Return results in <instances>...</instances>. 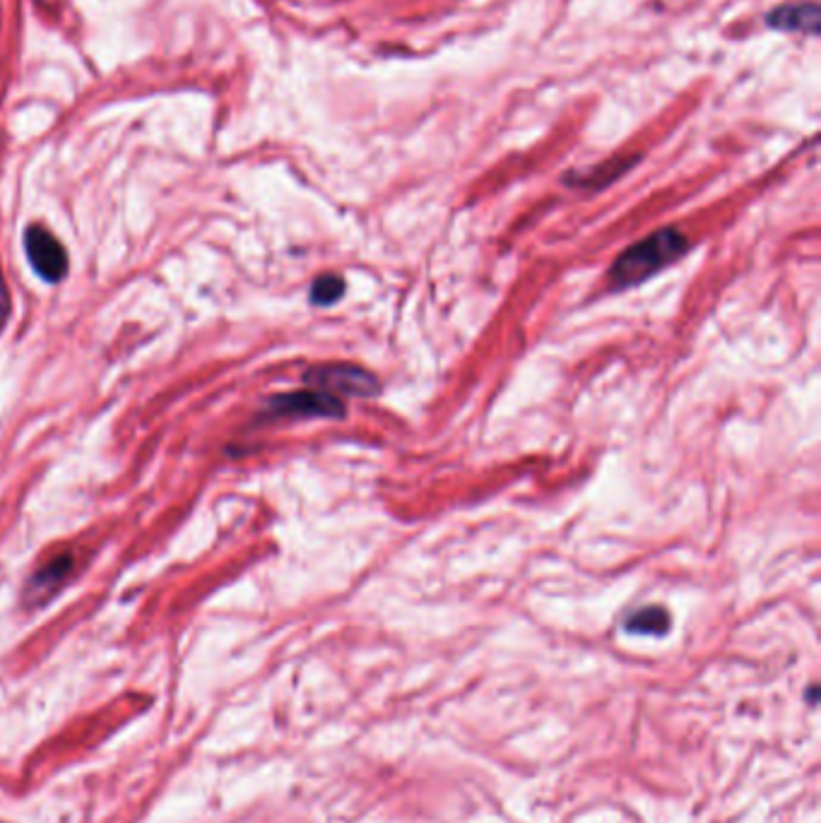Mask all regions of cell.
Returning a JSON list of instances; mask_svg holds the SVG:
<instances>
[{
	"instance_id": "obj_5",
	"label": "cell",
	"mask_w": 821,
	"mask_h": 823,
	"mask_svg": "<svg viewBox=\"0 0 821 823\" xmlns=\"http://www.w3.org/2000/svg\"><path fill=\"white\" fill-rule=\"evenodd\" d=\"M73 566L75 561L70 555H59L49 563L41 566V569L27 580L24 602L30 607H44L53 595H59V590L65 586L68 576L73 573Z\"/></svg>"
},
{
	"instance_id": "obj_1",
	"label": "cell",
	"mask_w": 821,
	"mask_h": 823,
	"mask_svg": "<svg viewBox=\"0 0 821 823\" xmlns=\"http://www.w3.org/2000/svg\"><path fill=\"white\" fill-rule=\"evenodd\" d=\"M687 248L689 241L682 232L660 230L621 253L607 277H610V285L615 289L641 285L643 280L653 277L662 267H668L677 258H682Z\"/></svg>"
},
{
	"instance_id": "obj_2",
	"label": "cell",
	"mask_w": 821,
	"mask_h": 823,
	"mask_svg": "<svg viewBox=\"0 0 821 823\" xmlns=\"http://www.w3.org/2000/svg\"><path fill=\"white\" fill-rule=\"evenodd\" d=\"M24 251L34 273L49 285H55L68 275V251L47 226L34 224L24 232Z\"/></svg>"
},
{
	"instance_id": "obj_3",
	"label": "cell",
	"mask_w": 821,
	"mask_h": 823,
	"mask_svg": "<svg viewBox=\"0 0 821 823\" xmlns=\"http://www.w3.org/2000/svg\"><path fill=\"white\" fill-rule=\"evenodd\" d=\"M306 383L331 395L343 393L372 397L378 393V380L369 372H364V368L352 364H325L311 368L306 374Z\"/></svg>"
},
{
	"instance_id": "obj_8",
	"label": "cell",
	"mask_w": 821,
	"mask_h": 823,
	"mask_svg": "<svg viewBox=\"0 0 821 823\" xmlns=\"http://www.w3.org/2000/svg\"><path fill=\"white\" fill-rule=\"evenodd\" d=\"M343 292H345L343 277L323 275L314 282V287H311V302H314L316 306H331L339 299V296H343Z\"/></svg>"
},
{
	"instance_id": "obj_9",
	"label": "cell",
	"mask_w": 821,
	"mask_h": 823,
	"mask_svg": "<svg viewBox=\"0 0 821 823\" xmlns=\"http://www.w3.org/2000/svg\"><path fill=\"white\" fill-rule=\"evenodd\" d=\"M10 292H8V285H6V277L3 273H0V331L6 328L8 323V316H10Z\"/></svg>"
},
{
	"instance_id": "obj_7",
	"label": "cell",
	"mask_w": 821,
	"mask_h": 823,
	"mask_svg": "<svg viewBox=\"0 0 821 823\" xmlns=\"http://www.w3.org/2000/svg\"><path fill=\"white\" fill-rule=\"evenodd\" d=\"M627 629L641 636H662L670 629V614L662 607H646L627 619Z\"/></svg>"
},
{
	"instance_id": "obj_4",
	"label": "cell",
	"mask_w": 821,
	"mask_h": 823,
	"mask_svg": "<svg viewBox=\"0 0 821 823\" xmlns=\"http://www.w3.org/2000/svg\"><path fill=\"white\" fill-rule=\"evenodd\" d=\"M273 417H294V419H337L345 415V405L339 397L323 393V390H302V393H285L273 397L267 403Z\"/></svg>"
},
{
	"instance_id": "obj_6",
	"label": "cell",
	"mask_w": 821,
	"mask_h": 823,
	"mask_svg": "<svg viewBox=\"0 0 821 823\" xmlns=\"http://www.w3.org/2000/svg\"><path fill=\"white\" fill-rule=\"evenodd\" d=\"M767 24L771 30L778 32H792V34H810L819 37L821 32V8L817 3H804V0H795V3H783L773 8L767 16Z\"/></svg>"
}]
</instances>
